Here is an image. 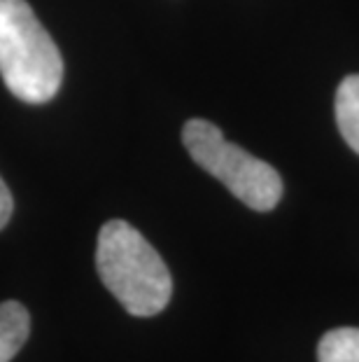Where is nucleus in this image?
Returning a JSON list of instances; mask_svg holds the SVG:
<instances>
[{
	"label": "nucleus",
	"mask_w": 359,
	"mask_h": 362,
	"mask_svg": "<svg viewBox=\"0 0 359 362\" xmlns=\"http://www.w3.org/2000/svg\"><path fill=\"white\" fill-rule=\"evenodd\" d=\"M12 211H14L12 194H10V189H7L5 180L0 178V229H5V225H7V222H10Z\"/></svg>",
	"instance_id": "obj_7"
},
{
	"label": "nucleus",
	"mask_w": 359,
	"mask_h": 362,
	"mask_svg": "<svg viewBox=\"0 0 359 362\" xmlns=\"http://www.w3.org/2000/svg\"><path fill=\"white\" fill-rule=\"evenodd\" d=\"M182 143L203 171L215 175L252 211L266 213L278 206L282 197L280 173L271 164L229 143L212 122L189 119L182 129Z\"/></svg>",
	"instance_id": "obj_3"
},
{
	"label": "nucleus",
	"mask_w": 359,
	"mask_h": 362,
	"mask_svg": "<svg viewBox=\"0 0 359 362\" xmlns=\"http://www.w3.org/2000/svg\"><path fill=\"white\" fill-rule=\"evenodd\" d=\"M30 334V315L24 304L3 302L0 304V362H10Z\"/></svg>",
	"instance_id": "obj_4"
},
{
	"label": "nucleus",
	"mask_w": 359,
	"mask_h": 362,
	"mask_svg": "<svg viewBox=\"0 0 359 362\" xmlns=\"http://www.w3.org/2000/svg\"><path fill=\"white\" fill-rule=\"evenodd\" d=\"M96 269L103 285L135 318L162 313L173 295V279L162 255L133 225L105 222L98 232Z\"/></svg>",
	"instance_id": "obj_1"
},
{
	"label": "nucleus",
	"mask_w": 359,
	"mask_h": 362,
	"mask_svg": "<svg viewBox=\"0 0 359 362\" xmlns=\"http://www.w3.org/2000/svg\"><path fill=\"white\" fill-rule=\"evenodd\" d=\"M0 78L24 103L51 101L63 82V59L26 0H0Z\"/></svg>",
	"instance_id": "obj_2"
},
{
	"label": "nucleus",
	"mask_w": 359,
	"mask_h": 362,
	"mask_svg": "<svg viewBox=\"0 0 359 362\" xmlns=\"http://www.w3.org/2000/svg\"><path fill=\"white\" fill-rule=\"evenodd\" d=\"M320 362H359V327H339L317 344Z\"/></svg>",
	"instance_id": "obj_6"
},
{
	"label": "nucleus",
	"mask_w": 359,
	"mask_h": 362,
	"mask_svg": "<svg viewBox=\"0 0 359 362\" xmlns=\"http://www.w3.org/2000/svg\"><path fill=\"white\" fill-rule=\"evenodd\" d=\"M336 124L359 155V75H350L336 89Z\"/></svg>",
	"instance_id": "obj_5"
}]
</instances>
